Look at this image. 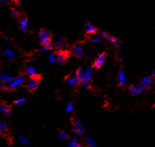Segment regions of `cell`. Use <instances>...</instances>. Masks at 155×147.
I'll return each instance as SVG.
<instances>
[{"label": "cell", "instance_id": "obj_1", "mask_svg": "<svg viewBox=\"0 0 155 147\" xmlns=\"http://www.w3.org/2000/svg\"><path fill=\"white\" fill-rule=\"evenodd\" d=\"M38 37H39L40 43L42 46H48L51 44L52 36H51V32L48 29H41L40 30Z\"/></svg>", "mask_w": 155, "mask_h": 147}, {"label": "cell", "instance_id": "obj_2", "mask_svg": "<svg viewBox=\"0 0 155 147\" xmlns=\"http://www.w3.org/2000/svg\"><path fill=\"white\" fill-rule=\"evenodd\" d=\"M72 122V130L74 133L79 137H82L85 134V126L81 121L80 119L78 117H74L71 120Z\"/></svg>", "mask_w": 155, "mask_h": 147}, {"label": "cell", "instance_id": "obj_3", "mask_svg": "<svg viewBox=\"0 0 155 147\" xmlns=\"http://www.w3.org/2000/svg\"><path fill=\"white\" fill-rule=\"evenodd\" d=\"M99 34L102 38H104V39H105L108 41L112 43L113 46L116 48V50H120V44L117 37L113 36V35L110 34L109 32H106L104 30H100Z\"/></svg>", "mask_w": 155, "mask_h": 147}, {"label": "cell", "instance_id": "obj_4", "mask_svg": "<svg viewBox=\"0 0 155 147\" xmlns=\"http://www.w3.org/2000/svg\"><path fill=\"white\" fill-rule=\"evenodd\" d=\"M71 53L70 52V51L60 49L56 54V62L62 63V62H67L71 59Z\"/></svg>", "mask_w": 155, "mask_h": 147}, {"label": "cell", "instance_id": "obj_5", "mask_svg": "<svg viewBox=\"0 0 155 147\" xmlns=\"http://www.w3.org/2000/svg\"><path fill=\"white\" fill-rule=\"evenodd\" d=\"M153 84V78L151 75H145L142 77L139 82V86L142 90L145 91L146 90L149 89Z\"/></svg>", "mask_w": 155, "mask_h": 147}, {"label": "cell", "instance_id": "obj_6", "mask_svg": "<svg viewBox=\"0 0 155 147\" xmlns=\"http://www.w3.org/2000/svg\"><path fill=\"white\" fill-rule=\"evenodd\" d=\"M92 76H93V70L91 68H87V69L85 70L83 79H82V85L83 87L90 88V84Z\"/></svg>", "mask_w": 155, "mask_h": 147}, {"label": "cell", "instance_id": "obj_7", "mask_svg": "<svg viewBox=\"0 0 155 147\" xmlns=\"http://www.w3.org/2000/svg\"><path fill=\"white\" fill-rule=\"evenodd\" d=\"M107 60V54L105 52H103L101 54H100L97 57V59L95 60L93 64V67L95 69H98L100 67H101L103 66L104 62H106Z\"/></svg>", "mask_w": 155, "mask_h": 147}, {"label": "cell", "instance_id": "obj_8", "mask_svg": "<svg viewBox=\"0 0 155 147\" xmlns=\"http://www.w3.org/2000/svg\"><path fill=\"white\" fill-rule=\"evenodd\" d=\"M24 82H25V77L22 75L18 76V77L14 78V80L10 84H9V85H7V87H6V89L8 90H14V89L17 88L18 86H19V85H22L24 83Z\"/></svg>", "mask_w": 155, "mask_h": 147}, {"label": "cell", "instance_id": "obj_9", "mask_svg": "<svg viewBox=\"0 0 155 147\" xmlns=\"http://www.w3.org/2000/svg\"><path fill=\"white\" fill-rule=\"evenodd\" d=\"M72 50L74 52V55L79 59H83L85 57V49H83V47L82 46L81 44H74L72 47Z\"/></svg>", "mask_w": 155, "mask_h": 147}, {"label": "cell", "instance_id": "obj_10", "mask_svg": "<svg viewBox=\"0 0 155 147\" xmlns=\"http://www.w3.org/2000/svg\"><path fill=\"white\" fill-rule=\"evenodd\" d=\"M40 84V77H35V78H30L27 83V90L30 92L34 91L38 88Z\"/></svg>", "mask_w": 155, "mask_h": 147}, {"label": "cell", "instance_id": "obj_11", "mask_svg": "<svg viewBox=\"0 0 155 147\" xmlns=\"http://www.w3.org/2000/svg\"><path fill=\"white\" fill-rule=\"evenodd\" d=\"M67 40L64 37H61V36H59L55 39L54 40V46L56 48H58V49H62V48H64L67 45Z\"/></svg>", "mask_w": 155, "mask_h": 147}, {"label": "cell", "instance_id": "obj_12", "mask_svg": "<svg viewBox=\"0 0 155 147\" xmlns=\"http://www.w3.org/2000/svg\"><path fill=\"white\" fill-rule=\"evenodd\" d=\"M14 77L9 75L5 72H0V82L5 83V84H10L14 80Z\"/></svg>", "mask_w": 155, "mask_h": 147}, {"label": "cell", "instance_id": "obj_13", "mask_svg": "<svg viewBox=\"0 0 155 147\" xmlns=\"http://www.w3.org/2000/svg\"><path fill=\"white\" fill-rule=\"evenodd\" d=\"M84 71H85V69H84L83 67H79V69L76 71V72H75L74 78H75V81H76V84H78V85H82V79H83Z\"/></svg>", "mask_w": 155, "mask_h": 147}, {"label": "cell", "instance_id": "obj_14", "mask_svg": "<svg viewBox=\"0 0 155 147\" xmlns=\"http://www.w3.org/2000/svg\"><path fill=\"white\" fill-rule=\"evenodd\" d=\"M25 74L26 75L30 77V78H35V77H39V71L38 70L34 67H32V66H29L26 69V71Z\"/></svg>", "mask_w": 155, "mask_h": 147}, {"label": "cell", "instance_id": "obj_15", "mask_svg": "<svg viewBox=\"0 0 155 147\" xmlns=\"http://www.w3.org/2000/svg\"><path fill=\"white\" fill-rule=\"evenodd\" d=\"M85 30L86 32L88 33V34L90 35H94L97 32V30L96 29L93 24L91 22V21H87L86 24H85Z\"/></svg>", "mask_w": 155, "mask_h": 147}, {"label": "cell", "instance_id": "obj_16", "mask_svg": "<svg viewBox=\"0 0 155 147\" xmlns=\"http://www.w3.org/2000/svg\"><path fill=\"white\" fill-rule=\"evenodd\" d=\"M117 78H118V84L120 85H125L127 84V75L124 71H120Z\"/></svg>", "mask_w": 155, "mask_h": 147}, {"label": "cell", "instance_id": "obj_17", "mask_svg": "<svg viewBox=\"0 0 155 147\" xmlns=\"http://www.w3.org/2000/svg\"><path fill=\"white\" fill-rule=\"evenodd\" d=\"M29 19L27 18H21L20 19V29L23 33H26L28 30Z\"/></svg>", "mask_w": 155, "mask_h": 147}, {"label": "cell", "instance_id": "obj_18", "mask_svg": "<svg viewBox=\"0 0 155 147\" xmlns=\"http://www.w3.org/2000/svg\"><path fill=\"white\" fill-rule=\"evenodd\" d=\"M128 90H129V92L131 93L132 95H139L141 93L143 92V90H142L139 86H136V85H130L129 87H128Z\"/></svg>", "mask_w": 155, "mask_h": 147}, {"label": "cell", "instance_id": "obj_19", "mask_svg": "<svg viewBox=\"0 0 155 147\" xmlns=\"http://www.w3.org/2000/svg\"><path fill=\"white\" fill-rule=\"evenodd\" d=\"M85 142L88 147H97V143L94 140V138L90 136H86L85 138Z\"/></svg>", "mask_w": 155, "mask_h": 147}, {"label": "cell", "instance_id": "obj_20", "mask_svg": "<svg viewBox=\"0 0 155 147\" xmlns=\"http://www.w3.org/2000/svg\"><path fill=\"white\" fill-rule=\"evenodd\" d=\"M4 55H7L8 57V62H12L14 60V57H15V54L12 50H10V49H6L4 51Z\"/></svg>", "mask_w": 155, "mask_h": 147}, {"label": "cell", "instance_id": "obj_21", "mask_svg": "<svg viewBox=\"0 0 155 147\" xmlns=\"http://www.w3.org/2000/svg\"><path fill=\"white\" fill-rule=\"evenodd\" d=\"M18 139L19 143H21V145L26 146H28L29 145V141L26 137H25L22 135H19L18 137Z\"/></svg>", "mask_w": 155, "mask_h": 147}, {"label": "cell", "instance_id": "obj_22", "mask_svg": "<svg viewBox=\"0 0 155 147\" xmlns=\"http://www.w3.org/2000/svg\"><path fill=\"white\" fill-rule=\"evenodd\" d=\"M68 146L71 147H82V143L77 140L76 138H71Z\"/></svg>", "mask_w": 155, "mask_h": 147}, {"label": "cell", "instance_id": "obj_23", "mask_svg": "<svg viewBox=\"0 0 155 147\" xmlns=\"http://www.w3.org/2000/svg\"><path fill=\"white\" fill-rule=\"evenodd\" d=\"M58 138H59V139H60V140L65 141V140H67V139L69 138V135H68V134H67L66 132L61 131V132H60V133H59Z\"/></svg>", "mask_w": 155, "mask_h": 147}, {"label": "cell", "instance_id": "obj_24", "mask_svg": "<svg viewBox=\"0 0 155 147\" xmlns=\"http://www.w3.org/2000/svg\"><path fill=\"white\" fill-rule=\"evenodd\" d=\"M52 49H53V46H52V44H50V45H48V46H43L41 49H40L39 52L40 53L48 52L49 51H51Z\"/></svg>", "mask_w": 155, "mask_h": 147}, {"label": "cell", "instance_id": "obj_25", "mask_svg": "<svg viewBox=\"0 0 155 147\" xmlns=\"http://www.w3.org/2000/svg\"><path fill=\"white\" fill-rule=\"evenodd\" d=\"M10 111V108L9 106L6 105V104H1L0 105V112L3 113V114H6Z\"/></svg>", "mask_w": 155, "mask_h": 147}, {"label": "cell", "instance_id": "obj_26", "mask_svg": "<svg viewBox=\"0 0 155 147\" xmlns=\"http://www.w3.org/2000/svg\"><path fill=\"white\" fill-rule=\"evenodd\" d=\"M74 104L72 103V102H69V103L67 104V107H66V112L67 113L72 112L74 111Z\"/></svg>", "mask_w": 155, "mask_h": 147}, {"label": "cell", "instance_id": "obj_27", "mask_svg": "<svg viewBox=\"0 0 155 147\" xmlns=\"http://www.w3.org/2000/svg\"><path fill=\"white\" fill-rule=\"evenodd\" d=\"M20 12L16 9H12L11 10V16L13 18H18L20 17Z\"/></svg>", "mask_w": 155, "mask_h": 147}, {"label": "cell", "instance_id": "obj_28", "mask_svg": "<svg viewBox=\"0 0 155 147\" xmlns=\"http://www.w3.org/2000/svg\"><path fill=\"white\" fill-rule=\"evenodd\" d=\"M48 62L50 64H54L55 62H56V58L55 54H49L48 55Z\"/></svg>", "mask_w": 155, "mask_h": 147}, {"label": "cell", "instance_id": "obj_29", "mask_svg": "<svg viewBox=\"0 0 155 147\" xmlns=\"http://www.w3.org/2000/svg\"><path fill=\"white\" fill-rule=\"evenodd\" d=\"M8 128L7 124L4 121H0V131H6Z\"/></svg>", "mask_w": 155, "mask_h": 147}, {"label": "cell", "instance_id": "obj_30", "mask_svg": "<svg viewBox=\"0 0 155 147\" xmlns=\"http://www.w3.org/2000/svg\"><path fill=\"white\" fill-rule=\"evenodd\" d=\"M91 42L93 44H100V43L103 42V39L101 38V37H93V38L91 39Z\"/></svg>", "mask_w": 155, "mask_h": 147}, {"label": "cell", "instance_id": "obj_31", "mask_svg": "<svg viewBox=\"0 0 155 147\" xmlns=\"http://www.w3.org/2000/svg\"><path fill=\"white\" fill-rule=\"evenodd\" d=\"M67 82L70 86H72V85H74L76 84V81H75V78H70L67 81Z\"/></svg>", "mask_w": 155, "mask_h": 147}, {"label": "cell", "instance_id": "obj_32", "mask_svg": "<svg viewBox=\"0 0 155 147\" xmlns=\"http://www.w3.org/2000/svg\"><path fill=\"white\" fill-rule=\"evenodd\" d=\"M26 100L25 98H20L18 99V100H17L16 101H15V104H19V105H21V104H24L26 103Z\"/></svg>", "mask_w": 155, "mask_h": 147}, {"label": "cell", "instance_id": "obj_33", "mask_svg": "<svg viewBox=\"0 0 155 147\" xmlns=\"http://www.w3.org/2000/svg\"><path fill=\"white\" fill-rule=\"evenodd\" d=\"M92 52H93V49H91V48H90V47L86 48V50H85V54H86V55H90L92 54Z\"/></svg>", "mask_w": 155, "mask_h": 147}, {"label": "cell", "instance_id": "obj_34", "mask_svg": "<svg viewBox=\"0 0 155 147\" xmlns=\"http://www.w3.org/2000/svg\"><path fill=\"white\" fill-rule=\"evenodd\" d=\"M11 0H0V3L2 4H8L9 2H10Z\"/></svg>", "mask_w": 155, "mask_h": 147}, {"label": "cell", "instance_id": "obj_35", "mask_svg": "<svg viewBox=\"0 0 155 147\" xmlns=\"http://www.w3.org/2000/svg\"><path fill=\"white\" fill-rule=\"evenodd\" d=\"M15 3H16L17 5H18V6H21V1L22 0H13Z\"/></svg>", "mask_w": 155, "mask_h": 147}, {"label": "cell", "instance_id": "obj_36", "mask_svg": "<svg viewBox=\"0 0 155 147\" xmlns=\"http://www.w3.org/2000/svg\"><path fill=\"white\" fill-rule=\"evenodd\" d=\"M3 40H4L5 43H7V44H11V41H10L9 39H7V38L4 37V38H3Z\"/></svg>", "mask_w": 155, "mask_h": 147}, {"label": "cell", "instance_id": "obj_37", "mask_svg": "<svg viewBox=\"0 0 155 147\" xmlns=\"http://www.w3.org/2000/svg\"><path fill=\"white\" fill-rule=\"evenodd\" d=\"M4 115H5V116H6V117H9L10 115H11V111H10V112H7L6 114H4Z\"/></svg>", "mask_w": 155, "mask_h": 147}, {"label": "cell", "instance_id": "obj_38", "mask_svg": "<svg viewBox=\"0 0 155 147\" xmlns=\"http://www.w3.org/2000/svg\"><path fill=\"white\" fill-rule=\"evenodd\" d=\"M4 85H2V83H0V90H2V89H4Z\"/></svg>", "mask_w": 155, "mask_h": 147}, {"label": "cell", "instance_id": "obj_39", "mask_svg": "<svg viewBox=\"0 0 155 147\" xmlns=\"http://www.w3.org/2000/svg\"><path fill=\"white\" fill-rule=\"evenodd\" d=\"M120 60L123 62V61H125V57L124 56H121L120 57Z\"/></svg>", "mask_w": 155, "mask_h": 147}, {"label": "cell", "instance_id": "obj_40", "mask_svg": "<svg viewBox=\"0 0 155 147\" xmlns=\"http://www.w3.org/2000/svg\"><path fill=\"white\" fill-rule=\"evenodd\" d=\"M67 147H71V146H67Z\"/></svg>", "mask_w": 155, "mask_h": 147}]
</instances>
